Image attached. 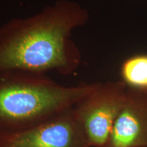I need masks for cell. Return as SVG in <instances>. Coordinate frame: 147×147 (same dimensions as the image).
<instances>
[{"mask_svg": "<svg viewBox=\"0 0 147 147\" xmlns=\"http://www.w3.org/2000/svg\"><path fill=\"white\" fill-rule=\"evenodd\" d=\"M98 82L59 84L42 74L15 73L0 81V127L21 128L72 108Z\"/></svg>", "mask_w": 147, "mask_h": 147, "instance_id": "obj_2", "label": "cell"}, {"mask_svg": "<svg viewBox=\"0 0 147 147\" xmlns=\"http://www.w3.org/2000/svg\"><path fill=\"white\" fill-rule=\"evenodd\" d=\"M89 18L79 3L58 0L32 15L9 20L0 27V77L51 70L70 74L81 60L71 35Z\"/></svg>", "mask_w": 147, "mask_h": 147, "instance_id": "obj_1", "label": "cell"}, {"mask_svg": "<svg viewBox=\"0 0 147 147\" xmlns=\"http://www.w3.org/2000/svg\"><path fill=\"white\" fill-rule=\"evenodd\" d=\"M121 74L128 87L147 89V55L127 59L121 65Z\"/></svg>", "mask_w": 147, "mask_h": 147, "instance_id": "obj_6", "label": "cell"}, {"mask_svg": "<svg viewBox=\"0 0 147 147\" xmlns=\"http://www.w3.org/2000/svg\"><path fill=\"white\" fill-rule=\"evenodd\" d=\"M0 147H88L74 108L21 128L0 127Z\"/></svg>", "mask_w": 147, "mask_h": 147, "instance_id": "obj_4", "label": "cell"}, {"mask_svg": "<svg viewBox=\"0 0 147 147\" xmlns=\"http://www.w3.org/2000/svg\"><path fill=\"white\" fill-rule=\"evenodd\" d=\"M147 146V89L128 87L106 147Z\"/></svg>", "mask_w": 147, "mask_h": 147, "instance_id": "obj_5", "label": "cell"}, {"mask_svg": "<svg viewBox=\"0 0 147 147\" xmlns=\"http://www.w3.org/2000/svg\"><path fill=\"white\" fill-rule=\"evenodd\" d=\"M1 77H0V81H1Z\"/></svg>", "mask_w": 147, "mask_h": 147, "instance_id": "obj_7", "label": "cell"}, {"mask_svg": "<svg viewBox=\"0 0 147 147\" xmlns=\"http://www.w3.org/2000/svg\"><path fill=\"white\" fill-rule=\"evenodd\" d=\"M142 147H147V146H142Z\"/></svg>", "mask_w": 147, "mask_h": 147, "instance_id": "obj_8", "label": "cell"}, {"mask_svg": "<svg viewBox=\"0 0 147 147\" xmlns=\"http://www.w3.org/2000/svg\"><path fill=\"white\" fill-rule=\"evenodd\" d=\"M127 86L123 80L98 82L74 107L88 147H106L110 133L125 102Z\"/></svg>", "mask_w": 147, "mask_h": 147, "instance_id": "obj_3", "label": "cell"}]
</instances>
